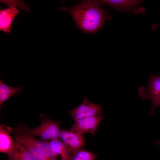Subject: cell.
I'll return each instance as SVG.
<instances>
[{
	"label": "cell",
	"mask_w": 160,
	"mask_h": 160,
	"mask_svg": "<svg viewBox=\"0 0 160 160\" xmlns=\"http://www.w3.org/2000/svg\"><path fill=\"white\" fill-rule=\"evenodd\" d=\"M96 0H84L68 7H61V10L70 13L76 25L87 33H93L103 26L106 20L112 18L108 10H104Z\"/></svg>",
	"instance_id": "1"
},
{
	"label": "cell",
	"mask_w": 160,
	"mask_h": 160,
	"mask_svg": "<svg viewBox=\"0 0 160 160\" xmlns=\"http://www.w3.org/2000/svg\"><path fill=\"white\" fill-rule=\"evenodd\" d=\"M25 129L24 133L32 137L39 136L43 141L59 139L61 130L58 121L47 119L37 127Z\"/></svg>",
	"instance_id": "2"
},
{
	"label": "cell",
	"mask_w": 160,
	"mask_h": 160,
	"mask_svg": "<svg viewBox=\"0 0 160 160\" xmlns=\"http://www.w3.org/2000/svg\"><path fill=\"white\" fill-rule=\"evenodd\" d=\"M101 6H110L116 10L124 12H132L135 15L145 14V10L143 7H139L143 0H96Z\"/></svg>",
	"instance_id": "3"
},
{
	"label": "cell",
	"mask_w": 160,
	"mask_h": 160,
	"mask_svg": "<svg viewBox=\"0 0 160 160\" xmlns=\"http://www.w3.org/2000/svg\"><path fill=\"white\" fill-rule=\"evenodd\" d=\"M103 117L102 116L99 115L78 119L75 121L71 130L83 136L85 133L94 135Z\"/></svg>",
	"instance_id": "4"
},
{
	"label": "cell",
	"mask_w": 160,
	"mask_h": 160,
	"mask_svg": "<svg viewBox=\"0 0 160 160\" xmlns=\"http://www.w3.org/2000/svg\"><path fill=\"white\" fill-rule=\"evenodd\" d=\"M146 87H140L138 91L142 99H150L153 103L160 98V73L158 75L150 73Z\"/></svg>",
	"instance_id": "5"
},
{
	"label": "cell",
	"mask_w": 160,
	"mask_h": 160,
	"mask_svg": "<svg viewBox=\"0 0 160 160\" xmlns=\"http://www.w3.org/2000/svg\"><path fill=\"white\" fill-rule=\"evenodd\" d=\"M60 138L68 146L72 154L83 146L84 139L81 135L71 130H61Z\"/></svg>",
	"instance_id": "6"
},
{
	"label": "cell",
	"mask_w": 160,
	"mask_h": 160,
	"mask_svg": "<svg viewBox=\"0 0 160 160\" xmlns=\"http://www.w3.org/2000/svg\"><path fill=\"white\" fill-rule=\"evenodd\" d=\"M20 135L43 156L51 160H59V156L53 151L49 142L38 140L24 133Z\"/></svg>",
	"instance_id": "7"
},
{
	"label": "cell",
	"mask_w": 160,
	"mask_h": 160,
	"mask_svg": "<svg viewBox=\"0 0 160 160\" xmlns=\"http://www.w3.org/2000/svg\"><path fill=\"white\" fill-rule=\"evenodd\" d=\"M19 9L15 6L10 5L8 8L0 10V29L6 33H9L12 21L18 14Z\"/></svg>",
	"instance_id": "8"
},
{
	"label": "cell",
	"mask_w": 160,
	"mask_h": 160,
	"mask_svg": "<svg viewBox=\"0 0 160 160\" xmlns=\"http://www.w3.org/2000/svg\"><path fill=\"white\" fill-rule=\"evenodd\" d=\"M10 130L9 127L0 126V151L8 155L11 153L15 149L14 143L9 135Z\"/></svg>",
	"instance_id": "9"
},
{
	"label": "cell",
	"mask_w": 160,
	"mask_h": 160,
	"mask_svg": "<svg viewBox=\"0 0 160 160\" xmlns=\"http://www.w3.org/2000/svg\"><path fill=\"white\" fill-rule=\"evenodd\" d=\"M53 151L61 158V160H71L72 154L68 146L59 139L49 143Z\"/></svg>",
	"instance_id": "10"
},
{
	"label": "cell",
	"mask_w": 160,
	"mask_h": 160,
	"mask_svg": "<svg viewBox=\"0 0 160 160\" xmlns=\"http://www.w3.org/2000/svg\"><path fill=\"white\" fill-rule=\"evenodd\" d=\"M23 91L21 87H15L7 86L0 79V107L10 97Z\"/></svg>",
	"instance_id": "11"
},
{
	"label": "cell",
	"mask_w": 160,
	"mask_h": 160,
	"mask_svg": "<svg viewBox=\"0 0 160 160\" xmlns=\"http://www.w3.org/2000/svg\"><path fill=\"white\" fill-rule=\"evenodd\" d=\"M15 140L19 142L26 148L33 160H51L41 155L30 143L23 138L20 134L15 137Z\"/></svg>",
	"instance_id": "12"
},
{
	"label": "cell",
	"mask_w": 160,
	"mask_h": 160,
	"mask_svg": "<svg viewBox=\"0 0 160 160\" xmlns=\"http://www.w3.org/2000/svg\"><path fill=\"white\" fill-rule=\"evenodd\" d=\"M96 158L95 154L81 149L73 153L71 160H95Z\"/></svg>",
	"instance_id": "13"
},
{
	"label": "cell",
	"mask_w": 160,
	"mask_h": 160,
	"mask_svg": "<svg viewBox=\"0 0 160 160\" xmlns=\"http://www.w3.org/2000/svg\"><path fill=\"white\" fill-rule=\"evenodd\" d=\"M15 148L23 160H33L26 148L18 141L15 140Z\"/></svg>",
	"instance_id": "14"
},
{
	"label": "cell",
	"mask_w": 160,
	"mask_h": 160,
	"mask_svg": "<svg viewBox=\"0 0 160 160\" xmlns=\"http://www.w3.org/2000/svg\"><path fill=\"white\" fill-rule=\"evenodd\" d=\"M103 112L102 108L100 104L92 102L89 109L85 113V118L99 115Z\"/></svg>",
	"instance_id": "15"
},
{
	"label": "cell",
	"mask_w": 160,
	"mask_h": 160,
	"mask_svg": "<svg viewBox=\"0 0 160 160\" xmlns=\"http://www.w3.org/2000/svg\"><path fill=\"white\" fill-rule=\"evenodd\" d=\"M92 102L88 99V97L86 96L84 97L83 102L79 105L72 110L74 111L79 112L83 113L84 114L90 107Z\"/></svg>",
	"instance_id": "16"
},
{
	"label": "cell",
	"mask_w": 160,
	"mask_h": 160,
	"mask_svg": "<svg viewBox=\"0 0 160 160\" xmlns=\"http://www.w3.org/2000/svg\"><path fill=\"white\" fill-rule=\"evenodd\" d=\"M160 106V98L152 103L151 110L149 114V116H152L154 113L156 108Z\"/></svg>",
	"instance_id": "17"
},
{
	"label": "cell",
	"mask_w": 160,
	"mask_h": 160,
	"mask_svg": "<svg viewBox=\"0 0 160 160\" xmlns=\"http://www.w3.org/2000/svg\"><path fill=\"white\" fill-rule=\"evenodd\" d=\"M8 155L9 160H23L15 148L13 152Z\"/></svg>",
	"instance_id": "18"
},
{
	"label": "cell",
	"mask_w": 160,
	"mask_h": 160,
	"mask_svg": "<svg viewBox=\"0 0 160 160\" xmlns=\"http://www.w3.org/2000/svg\"><path fill=\"white\" fill-rule=\"evenodd\" d=\"M155 144L160 145V138L159 139L157 140L154 143Z\"/></svg>",
	"instance_id": "19"
},
{
	"label": "cell",
	"mask_w": 160,
	"mask_h": 160,
	"mask_svg": "<svg viewBox=\"0 0 160 160\" xmlns=\"http://www.w3.org/2000/svg\"></svg>",
	"instance_id": "20"
}]
</instances>
